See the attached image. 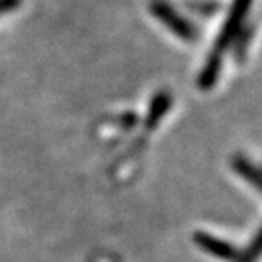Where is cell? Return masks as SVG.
I'll return each instance as SVG.
<instances>
[{
	"label": "cell",
	"instance_id": "2",
	"mask_svg": "<svg viewBox=\"0 0 262 262\" xmlns=\"http://www.w3.org/2000/svg\"><path fill=\"white\" fill-rule=\"evenodd\" d=\"M153 13H155L157 16H159L160 20L164 22V24H168L169 28H171V31H175L177 35H180V37L184 38H191L193 37V31L191 28H189L188 24H186L182 18H180L179 15H177L175 11H173L171 8H169L164 0H155L151 6Z\"/></svg>",
	"mask_w": 262,
	"mask_h": 262
},
{
	"label": "cell",
	"instance_id": "1",
	"mask_svg": "<svg viewBox=\"0 0 262 262\" xmlns=\"http://www.w3.org/2000/svg\"><path fill=\"white\" fill-rule=\"evenodd\" d=\"M250 4H251V0H235V2H233L231 16H229L228 22H226L221 40L217 42V49H215V53H213L211 60L208 62V68H206L204 73H202V80H201L202 86L209 88L213 84V80H215V77H217L219 64H221L219 57H221V53L224 51L226 46H228V42L235 37V33L238 31V26H241V22H242V15H244V13L248 11Z\"/></svg>",
	"mask_w": 262,
	"mask_h": 262
},
{
	"label": "cell",
	"instance_id": "3",
	"mask_svg": "<svg viewBox=\"0 0 262 262\" xmlns=\"http://www.w3.org/2000/svg\"><path fill=\"white\" fill-rule=\"evenodd\" d=\"M195 241L202 246V250H206L208 253L215 255V257H221V258H231L233 257V250H231V246L226 244V242L219 241V238L211 237L208 233H199L195 237Z\"/></svg>",
	"mask_w": 262,
	"mask_h": 262
}]
</instances>
